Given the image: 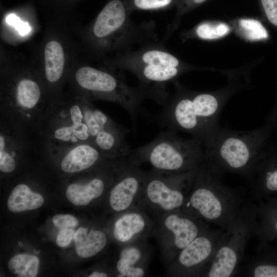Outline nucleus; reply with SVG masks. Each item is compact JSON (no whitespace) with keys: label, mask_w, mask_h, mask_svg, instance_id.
Instances as JSON below:
<instances>
[{"label":"nucleus","mask_w":277,"mask_h":277,"mask_svg":"<svg viewBox=\"0 0 277 277\" xmlns=\"http://www.w3.org/2000/svg\"><path fill=\"white\" fill-rule=\"evenodd\" d=\"M39 127L49 150L62 152L82 144L100 146L112 133L113 122L92 100L72 91L53 103Z\"/></svg>","instance_id":"obj_1"},{"label":"nucleus","mask_w":277,"mask_h":277,"mask_svg":"<svg viewBox=\"0 0 277 277\" xmlns=\"http://www.w3.org/2000/svg\"><path fill=\"white\" fill-rule=\"evenodd\" d=\"M1 57V102L5 119L22 130L39 127L53 102L36 66L6 54Z\"/></svg>","instance_id":"obj_2"},{"label":"nucleus","mask_w":277,"mask_h":277,"mask_svg":"<svg viewBox=\"0 0 277 277\" xmlns=\"http://www.w3.org/2000/svg\"><path fill=\"white\" fill-rule=\"evenodd\" d=\"M277 123L266 121L261 127L248 131L220 128L204 149L205 167L215 175L233 173L247 179L265 153Z\"/></svg>","instance_id":"obj_3"},{"label":"nucleus","mask_w":277,"mask_h":277,"mask_svg":"<svg viewBox=\"0 0 277 277\" xmlns=\"http://www.w3.org/2000/svg\"><path fill=\"white\" fill-rule=\"evenodd\" d=\"M226 97L222 94L180 91L163 105L157 122L168 130L188 133L205 149L221 128L219 120Z\"/></svg>","instance_id":"obj_4"},{"label":"nucleus","mask_w":277,"mask_h":277,"mask_svg":"<svg viewBox=\"0 0 277 277\" xmlns=\"http://www.w3.org/2000/svg\"><path fill=\"white\" fill-rule=\"evenodd\" d=\"M203 163L181 209L227 231L248 198L241 188L226 185Z\"/></svg>","instance_id":"obj_5"},{"label":"nucleus","mask_w":277,"mask_h":277,"mask_svg":"<svg viewBox=\"0 0 277 277\" xmlns=\"http://www.w3.org/2000/svg\"><path fill=\"white\" fill-rule=\"evenodd\" d=\"M67 22H49L33 63L53 103L63 94L71 69L81 49L72 37Z\"/></svg>","instance_id":"obj_6"},{"label":"nucleus","mask_w":277,"mask_h":277,"mask_svg":"<svg viewBox=\"0 0 277 277\" xmlns=\"http://www.w3.org/2000/svg\"><path fill=\"white\" fill-rule=\"evenodd\" d=\"M204 156V148L198 140L182 138L167 130L150 142L131 149L127 158L138 165L149 163L161 171L181 173L199 168Z\"/></svg>","instance_id":"obj_7"},{"label":"nucleus","mask_w":277,"mask_h":277,"mask_svg":"<svg viewBox=\"0 0 277 277\" xmlns=\"http://www.w3.org/2000/svg\"><path fill=\"white\" fill-rule=\"evenodd\" d=\"M67 82L72 91L92 101L100 99L120 105L128 113L135 126L142 112L143 96L112 73L91 66L79 57L70 71Z\"/></svg>","instance_id":"obj_8"},{"label":"nucleus","mask_w":277,"mask_h":277,"mask_svg":"<svg viewBox=\"0 0 277 277\" xmlns=\"http://www.w3.org/2000/svg\"><path fill=\"white\" fill-rule=\"evenodd\" d=\"M258 226L256 204L249 197L220 244L202 276L230 277L237 274L248 241Z\"/></svg>","instance_id":"obj_9"},{"label":"nucleus","mask_w":277,"mask_h":277,"mask_svg":"<svg viewBox=\"0 0 277 277\" xmlns=\"http://www.w3.org/2000/svg\"><path fill=\"white\" fill-rule=\"evenodd\" d=\"M198 169L169 173L152 168L145 173L137 204L150 214L154 221L165 213L181 208Z\"/></svg>","instance_id":"obj_10"},{"label":"nucleus","mask_w":277,"mask_h":277,"mask_svg":"<svg viewBox=\"0 0 277 277\" xmlns=\"http://www.w3.org/2000/svg\"><path fill=\"white\" fill-rule=\"evenodd\" d=\"M153 234L162 259L168 265L195 238L210 227L201 219L185 213L181 208L165 213L154 221Z\"/></svg>","instance_id":"obj_11"},{"label":"nucleus","mask_w":277,"mask_h":277,"mask_svg":"<svg viewBox=\"0 0 277 277\" xmlns=\"http://www.w3.org/2000/svg\"><path fill=\"white\" fill-rule=\"evenodd\" d=\"M226 231L208 228L184 247L168 265L173 276H202L211 263Z\"/></svg>","instance_id":"obj_12"},{"label":"nucleus","mask_w":277,"mask_h":277,"mask_svg":"<svg viewBox=\"0 0 277 277\" xmlns=\"http://www.w3.org/2000/svg\"><path fill=\"white\" fill-rule=\"evenodd\" d=\"M126 11L121 0H112L108 3L100 11L94 21L85 28H74L82 43H79L81 49L89 46L101 47L107 46V42L112 38L124 25Z\"/></svg>","instance_id":"obj_13"},{"label":"nucleus","mask_w":277,"mask_h":277,"mask_svg":"<svg viewBox=\"0 0 277 277\" xmlns=\"http://www.w3.org/2000/svg\"><path fill=\"white\" fill-rule=\"evenodd\" d=\"M139 166L127 157L121 167L109 195V205L114 212L119 213L137 204L145 177Z\"/></svg>","instance_id":"obj_14"},{"label":"nucleus","mask_w":277,"mask_h":277,"mask_svg":"<svg viewBox=\"0 0 277 277\" xmlns=\"http://www.w3.org/2000/svg\"><path fill=\"white\" fill-rule=\"evenodd\" d=\"M249 197L258 202L277 193V147L271 142L247 179Z\"/></svg>","instance_id":"obj_15"},{"label":"nucleus","mask_w":277,"mask_h":277,"mask_svg":"<svg viewBox=\"0 0 277 277\" xmlns=\"http://www.w3.org/2000/svg\"><path fill=\"white\" fill-rule=\"evenodd\" d=\"M119 213L113 223L112 234L123 245L147 240L153 234L154 221L140 205H135Z\"/></svg>","instance_id":"obj_16"},{"label":"nucleus","mask_w":277,"mask_h":277,"mask_svg":"<svg viewBox=\"0 0 277 277\" xmlns=\"http://www.w3.org/2000/svg\"><path fill=\"white\" fill-rule=\"evenodd\" d=\"M150 249L146 240L123 245L116 268L118 277H142L146 273V264Z\"/></svg>","instance_id":"obj_17"},{"label":"nucleus","mask_w":277,"mask_h":277,"mask_svg":"<svg viewBox=\"0 0 277 277\" xmlns=\"http://www.w3.org/2000/svg\"><path fill=\"white\" fill-rule=\"evenodd\" d=\"M9 127L1 125L0 133V170L10 173L16 167V157L25 152V142L20 135L23 130L7 120Z\"/></svg>","instance_id":"obj_18"},{"label":"nucleus","mask_w":277,"mask_h":277,"mask_svg":"<svg viewBox=\"0 0 277 277\" xmlns=\"http://www.w3.org/2000/svg\"><path fill=\"white\" fill-rule=\"evenodd\" d=\"M62 152L61 167L66 173H72L87 170L98 162L111 160L106 157L96 147L89 144H82Z\"/></svg>","instance_id":"obj_19"},{"label":"nucleus","mask_w":277,"mask_h":277,"mask_svg":"<svg viewBox=\"0 0 277 277\" xmlns=\"http://www.w3.org/2000/svg\"><path fill=\"white\" fill-rule=\"evenodd\" d=\"M240 274L244 276L277 277V248L268 244L258 246L256 253L248 260Z\"/></svg>","instance_id":"obj_20"},{"label":"nucleus","mask_w":277,"mask_h":277,"mask_svg":"<svg viewBox=\"0 0 277 277\" xmlns=\"http://www.w3.org/2000/svg\"><path fill=\"white\" fill-rule=\"evenodd\" d=\"M256 204L258 226L255 236L258 246L277 239V197H268Z\"/></svg>","instance_id":"obj_21"},{"label":"nucleus","mask_w":277,"mask_h":277,"mask_svg":"<svg viewBox=\"0 0 277 277\" xmlns=\"http://www.w3.org/2000/svg\"><path fill=\"white\" fill-rule=\"evenodd\" d=\"M74 241L77 254L83 258L93 256L106 246L107 238L101 230L80 227L75 232Z\"/></svg>","instance_id":"obj_22"},{"label":"nucleus","mask_w":277,"mask_h":277,"mask_svg":"<svg viewBox=\"0 0 277 277\" xmlns=\"http://www.w3.org/2000/svg\"><path fill=\"white\" fill-rule=\"evenodd\" d=\"M106 187L105 179L96 176L84 184L72 183L66 191L67 199L76 206H85L101 196Z\"/></svg>","instance_id":"obj_23"},{"label":"nucleus","mask_w":277,"mask_h":277,"mask_svg":"<svg viewBox=\"0 0 277 277\" xmlns=\"http://www.w3.org/2000/svg\"><path fill=\"white\" fill-rule=\"evenodd\" d=\"M44 197L32 191L25 184L16 185L7 201V207L13 212H21L37 209L43 204Z\"/></svg>","instance_id":"obj_24"},{"label":"nucleus","mask_w":277,"mask_h":277,"mask_svg":"<svg viewBox=\"0 0 277 277\" xmlns=\"http://www.w3.org/2000/svg\"><path fill=\"white\" fill-rule=\"evenodd\" d=\"M39 259L29 254H17L10 259L8 268L19 277L36 276L39 266Z\"/></svg>","instance_id":"obj_25"},{"label":"nucleus","mask_w":277,"mask_h":277,"mask_svg":"<svg viewBox=\"0 0 277 277\" xmlns=\"http://www.w3.org/2000/svg\"><path fill=\"white\" fill-rule=\"evenodd\" d=\"M178 73L177 67L146 65L142 70L141 77L149 82L162 83L171 80Z\"/></svg>","instance_id":"obj_26"},{"label":"nucleus","mask_w":277,"mask_h":277,"mask_svg":"<svg viewBox=\"0 0 277 277\" xmlns=\"http://www.w3.org/2000/svg\"><path fill=\"white\" fill-rule=\"evenodd\" d=\"M142 60L147 65L177 67L179 64L178 59L173 55L157 50H149L144 53Z\"/></svg>","instance_id":"obj_27"},{"label":"nucleus","mask_w":277,"mask_h":277,"mask_svg":"<svg viewBox=\"0 0 277 277\" xmlns=\"http://www.w3.org/2000/svg\"><path fill=\"white\" fill-rule=\"evenodd\" d=\"M230 30L229 26L224 23H204L197 27L196 33L201 38L213 39L225 36L229 32Z\"/></svg>","instance_id":"obj_28"},{"label":"nucleus","mask_w":277,"mask_h":277,"mask_svg":"<svg viewBox=\"0 0 277 277\" xmlns=\"http://www.w3.org/2000/svg\"><path fill=\"white\" fill-rule=\"evenodd\" d=\"M239 25L246 37L251 40H260L266 38L268 33L258 21L253 19H242Z\"/></svg>","instance_id":"obj_29"},{"label":"nucleus","mask_w":277,"mask_h":277,"mask_svg":"<svg viewBox=\"0 0 277 277\" xmlns=\"http://www.w3.org/2000/svg\"><path fill=\"white\" fill-rule=\"evenodd\" d=\"M52 222L59 229L73 227L78 224V220L70 214H56L53 216Z\"/></svg>","instance_id":"obj_30"},{"label":"nucleus","mask_w":277,"mask_h":277,"mask_svg":"<svg viewBox=\"0 0 277 277\" xmlns=\"http://www.w3.org/2000/svg\"><path fill=\"white\" fill-rule=\"evenodd\" d=\"M172 0H134V5L143 10L162 8L169 5Z\"/></svg>","instance_id":"obj_31"},{"label":"nucleus","mask_w":277,"mask_h":277,"mask_svg":"<svg viewBox=\"0 0 277 277\" xmlns=\"http://www.w3.org/2000/svg\"><path fill=\"white\" fill-rule=\"evenodd\" d=\"M261 2L268 19L277 26V0H261Z\"/></svg>","instance_id":"obj_32"},{"label":"nucleus","mask_w":277,"mask_h":277,"mask_svg":"<svg viewBox=\"0 0 277 277\" xmlns=\"http://www.w3.org/2000/svg\"><path fill=\"white\" fill-rule=\"evenodd\" d=\"M75 232L71 228L61 229L56 237V244L61 247L68 246L74 238Z\"/></svg>","instance_id":"obj_33"},{"label":"nucleus","mask_w":277,"mask_h":277,"mask_svg":"<svg viewBox=\"0 0 277 277\" xmlns=\"http://www.w3.org/2000/svg\"><path fill=\"white\" fill-rule=\"evenodd\" d=\"M266 121L277 123V105L268 114Z\"/></svg>","instance_id":"obj_34"},{"label":"nucleus","mask_w":277,"mask_h":277,"mask_svg":"<svg viewBox=\"0 0 277 277\" xmlns=\"http://www.w3.org/2000/svg\"><path fill=\"white\" fill-rule=\"evenodd\" d=\"M108 276V274L105 272L97 271H94L89 275V277H107Z\"/></svg>","instance_id":"obj_35"},{"label":"nucleus","mask_w":277,"mask_h":277,"mask_svg":"<svg viewBox=\"0 0 277 277\" xmlns=\"http://www.w3.org/2000/svg\"><path fill=\"white\" fill-rule=\"evenodd\" d=\"M192 1L195 4H201L206 0H192Z\"/></svg>","instance_id":"obj_36"},{"label":"nucleus","mask_w":277,"mask_h":277,"mask_svg":"<svg viewBox=\"0 0 277 277\" xmlns=\"http://www.w3.org/2000/svg\"><path fill=\"white\" fill-rule=\"evenodd\" d=\"M277 240V239H276Z\"/></svg>","instance_id":"obj_37"}]
</instances>
